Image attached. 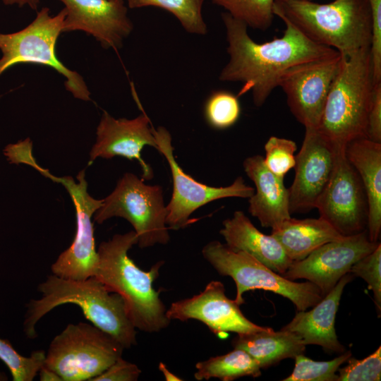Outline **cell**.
<instances>
[{"label":"cell","mask_w":381,"mask_h":381,"mask_svg":"<svg viewBox=\"0 0 381 381\" xmlns=\"http://www.w3.org/2000/svg\"><path fill=\"white\" fill-rule=\"evenodd\" d=\"M345 147L337 145L332 174L315 207L320 217L343 236L367 229L368 202L361 179L349 162Z\"/></svg>","instance_id":"cell-12"},{"label":"cell","mask_w":381,"mask_h":381,"mask_svg":"<svg viewBox=\"0 0 381 381\" xmlns=\"http://www.w3.org/2000/svg\"><path fill=\"white\" fill-rule=\"evenodd\" d=\"M229 61L219 79L224 82H241L240 97L250 91L256 107H261L273 90L278 87L282 73L296 64L334 55L338 52L317 44L286 19V29L281 37L257 43L248 35V25L228 12L222 13Z\"/></svg>","instance_id":"cell-1"},{"label":"cell","mask_w":381,"mask_h":381,"mask_svg":"<svg viewBox=\"0 0 381 381\" xmlns=\"http://www.w3.org/2000/svg\"><path fill=\"white\" fill-rule=\"evenodd\" d=\"M38 373L41 381H63L56 372L44 365L40 368Z\"/></svg>","instance_id":"cell-38"},{"label":"cell","mask_w":381,"mask_h":381,"mask_svg":"<svg viewBox=\"0 0 381 381\" xmlns=\"http://www.w3.org/2000/svg\"><path fill=\"white\" fill-rule=\"evenodd\" d=\"M159 370L163 373L167 381H179L183 380L179 377L172 373L166 366L164 363L160 362L159 364Z\"/></svg>","instance_id":"cell-39"},{"label":"cell","mask_w":381,"mask_h":381,"mask_svg":"<svg viewBox=\"0 0 381 381\" xmlns=\"http://www.w3.org/2000/svg\"><path fill=\"white\" fill-rule=\"evenodd\" d=\"M381 244L370 253L355 262L349 272L362 278L373 293L377 314L381 313Z\"/></svg>","instance_id":"cell-32"},{"label":"cell","mask_w":381,"mask_h":381,"mask_svg":"<svg viewBox=\"0 0 381 381\" xmlns=\"http://www.w3.org/2000/svg\"><path fill=\"white\" fill-rule=\"evenodd\" d=\"M124 347L93 325L69 324L51 341L44 365L63 381L91 380L122 357Z\"/></svg>","instance_id":"cell-8"},{"label":"cell","mask_w":381,"mask_h":381,"mask_svg":"<svg viewBox=\"0 0 381 381\" xmlns=\"http://www.w3.org/2000/svg\"><path fill=\"white\" fill-rule=\"evenodd\" d=\"M351 356V351H345L332 360L316 361L299 354L294 358L295 365L291 374L283 381H337L336 373Z\"/></svg>","instance_id":"cell-28"},{"label":"cell","mask_w":381,"mask_h":381,"mask_svg":"<svg viewBox=\"0 0 381 381\" xmlns=\"http://www.w3.org/2000/svg\"><path fill=\"white\" fill-rule=\"evenodd\" d=\"M292 261L301 260L322 245L343 237L319 217L289 218L272 229L271 234Z\"/></svg>","instance_id":"cell-23"},{"label":"cell","mask_w":381,"mask_h":381,"mask_svg":"<svg viewBox=\"0 0 381 381\" xmlns=\"http://www.w3.org/2000/svg\"><path fill=\"white\" fill-rule=\"evenodd\" d=\"M341 57L338 52L302 62L281 75L278 87L285 93L291 112L305 128L318 129Z\"/></svg>","instance_id":"cell-13"},{"label":"cell","mask_w":381,"mask_h":381,"mask_svg":"<svg viewBox=\"0 0 381 381\" xmlns=\"http://www.w3.org/2000/svg\"><path fill=\"white\" fill-rule=\"evenodd\" d=\"M38 291L42 297L30 300L27 305L23 327L28 338L37 337L35 325L44 315L59 306L72 303L82 309L93 325L112 336L124 349L136 344V328L123 299L95 276L75 280L53 274L38 286Z\"/></svg>","instance_id":"cell-2"},{"label":"cell","mask_w":381,"mask_h":381,"mask_svg":"<svg viewBox=\"0 0 381 381\" xmlns=\"http://www.w3.org/2000/svg\"><path fill=\"white\" fill-rule=\"evenodd\" d=\"M379 243L369 239L367 229L343 236L322 245L301 260L293 261L282 276L292 281L306 279L324 297L355 262L373 251Z\"/></svg>","instance_id":"cell-14"},{"label":"cell","mask_w":381,"mask_h":381,"mask_svg":"<svg viewBox=\"0 0 381 381\" xmlns=\"http://www.w3.org/2000/svg\"><path fill=\"white\" fill-rule=\"evenodd\" d=\"M239 306L226 296L221 282L212 281L198 294L172 303L166 313L170 320H199L218 337H224L227 332L248 334L268 328L246 318Z\"/></svg>","instance_id":"cell-16"},{"label":"cell","mask_w":381,"mask_h":381,"mask_svg":"<svg viewBox=\"0 0 381 381\" xmlns=\"http://www.w3.org/2000/svg\"><path fill=\"white\" fill-rule=\"evenodd\" d=\"M373 86L370 48L350 56H341L317 130L331 143L340 146L367 138Z\"/></svg>","instance_id":"cell-5"},{"label":"cell","mask_w":381,"mask_h":381,"mask_svg":"<svg viewBox=\"0 0 381 381\" xmlns=\"http://www.w3.org/2000/svg\"><path fill=\"white\" fill-rule=\"evenodd\" d=\"M223 7L234 18L243 21L248 27L262 31L272 23L274 0H211Z\"/></svg>","instance_id":"cell-27"},{"label":"cell","mask_w":381,"mask_h":381,"mask_svg":"<svg viewBox=\"0 0 381 381\" xmlns=\"http://www.w3.org/2000/svg\"><path fill=\"white\" fill-rule=\"evenodd\" d=\"M28 164L53 181L61 183L68 192L75 210L76 230L74 239L52 264L51 268L53 274L75 280H84L94 276L98 255L91 219L101 207L102 200L95 199L88 193L85 169L78 174V182H75L70 176H54L47 169L42 168L35 158L30 159Z\"/></svg>","instance_id":"cell-10"},{"label":"cell","mask_w":381,"mask_h":381,"mask_svg":"<svg viewBox=\"0 0 381 381\" xmlns=\"http://www.w3.org/2000/svg\"><path fill=\"white\" fill-rule=\"evenodd\" d=\"M243 166L255 186L248 200L250 214L258 219L262 226L272 229L291 218L289 191L284 178L269 170L261 155L247 157Z\"/></svg>","instance_id":"cell-19"},{"label":"cell","mask_w":381,"mask_h":381,"mask_svg":"<svg viewBox=\"0 0 381 381\" xmlns=\"http://www.w3.org/2000/svg\"><path fill=\"white\" fill-rule=\"evenodd\" d=\"M207 123L216 129H225L233 126L241 114L238 97L233 93L219 90L207 98L204 108Z\"/></svg>","instance_id":"cell-29"},{"label":"cell","mask_w":381,"mask_h":381,"mask_svg":"<svg viewBox=\"0 0 381 381\" xmlns=\"http://www.w3.org/2000/svg\"><path fill=\"white\" fill-rule=\"evenodd\" d=\"M137 243L134 231L116 234L102 242L94 276L108 290L122 297L135 328L148 333L158 332L167 327L171 321L159 293L153 287L163 262H158L148 271L139 268L128 255Z\"/></svg>","instance_id":"cell-3"},{"label":"cell","mask_w":381,"mask_h":381,"mask_svg":"<svg viewBox=\"0 0 381 381\" xmlns=\"http://www.w3.org/2000/svg\"><path fill=\"white\" fill-rule=\"evenodd\" d=\"M235 349L246 351L259 364L267 368L285 358H294L306 351V344L295 333L272 328L248 334H240L232 340Z\"/></svg>","instance_id":"cell-24"},{"label":"cell","mask_w":381,"mask_h":381,"mask_svg":"<svg viewBox=\"0 0 381 381\" xmlns=\"http://www.w3.org/2000/svg\"><path fill=\"white\" fill-rule=\"evenodd\" d=\"M45 352L33 351L30 356L19 354L7 339L0 338V360L9 369L14 381H32L44 365Z\"/></svg>","instance_id":"cell-30"},{"label":"cell","mask_w":381,"mask_h":381,"mask_svg":"<svg viewBox=\"0 0 381 381\" xmlns=\"http://www.w3.org/2000/svg\"><path fill=\"white\" fill-rule=\"evenodd\" d=\"M219 233L231 249L248 253L281 275L293 262L272 234L260 231L241 211L225 219Z\"/></svg>","instance_id":"cell-21"},{"label":"cell","mask_w":381,"mask_h":381,"mask_svg":"<svg viewBox=\"0 0 381 381\" xmlns=\"http://www.w3.org/2000/svg\"><path fill=\"white\" fill-rule=\"evenodd\" d=\"M372 20L370 47L373 83H381V0H368Z\"/></svg>","instance_id":"cell-34"},{"label":"cell","mask_w":381,"mask_h":381,"mask_svg":"<svg viewBox=\"0 0 381 381\" xmlns=\"http://www.w3.org/2000/svg\"><path fill=\"white\" fill-rule=\"evenodd\" d=\"M274 15L286 19L313 42L337 50L343 56L370 48L371 13L368 0H274Z\"/></svg>","instance_id":"cell-4"},{"label":"cell","mask_w":381,"mask_h":381,"mask_svg":"<svg viewBox=\"0 0 381 381\" xmlns=\"http://www.w3.org/2000/svg\"><path fill=\"white\" fill-rule=\"evenodd\" d=\"M205 0H127L130 8L155 6L174 15L188 32L205 35L207 32L202 8Z\"/></svg>","instance_id":"cell-26"},{"label":"cell","mask_w":381,"mask_h":381,"mask_svg":"<svg viewBox=\"0 0 381 381\" xmlns=\"http://www.w3.org/2000/svg\"><path fill=\"white\" fill-rule=\"evenodd\" d=\"M353 277L350 272L344 275L310 310L298 311L281 329L295 333L306 345H318L327 351L344 353L346 348L339 342L335 331V317L344 287Z\"/></svg>","instance_id":"cell-20"},{"label":"cell","mask_w":381,"mask_h":381,"mask_svg":"<svg viewBox=\"0 0 381 381\" xmlns=\"http://www.w3.org/2000/svg\"><path fill=\"white\" fill-rule=\"evenodd\" d=\"M195 368L194 377L199 381L211 378L231 381L244 376L261 375L258 362L244 350L235 348L226 354L197 363Z\"/></svg>","instance_id":"cell-25"},{"label":"cell","mask_w":381,"mask_h":381,"mask_svg":"<svg viewBox=\"0 0 381 381\" xmlns=\"http://www.w3.org/2000/svg\"><path fill=\"white\" fill-rule=\"evenodd\" d=\"M66 16L64 8L52 16L50 9L43 7L23 29L12 33L0 32V75L18 64L49 66L64 77L65 87L75 98L90 100V92L83 78L66 67L56 54V42L64 32Z\"/></svg>","instance_id":"cell-6"},{"label":"cell","mask_w":381,"mask_h":381,"mask_svg":"<svg viewBox=\"0 0 381 381\" xmlns=\"http://www.w3.org/2000/svg\"><path fill=\"white\" fill-rule=\"evenodd\" d=\"M266 167L274 174L283 177L296 164V143L290 139L271 136L264 146Z\"/></svg>","instance_id":"cell-31"},{"label":"cell","mask_w":381,"mask_h":381,"mask_svg":"<svg viewBox=\"0 0 381 381\" xmlns=\"http://www.w3.org/2000/svg\"><path fill=\"white\" fill-rule=\"evenodd\" d=\"M1 95H0V98H1Z\"/></svg>","instance_id":"cell-41"},{"label":"cell","mask_w":381,"mask_h":381,"mask_svg":"<svg viewBox=\"0 0 381 381\" xmlns=\"http://www.w3.org/2000/svg\"><path fill=\"white\" fill-rule=\"evenodd\" d=\"M167 208L163 189L159 185H147L132 173H126L114 190L95 212L94 220L101 224L113 217L128 221L138 236L140 248L169 241Z\"/></svg>","instance_id":"cell-9"},{"label":"cell","mask_w":381,"mask_h":381,"mask_svg":"<svg viewBox=\"0 0 381 381\" xmlns=\"http://www.w3.org/2000/svg\"><path fill=\"white\" fill-rule=\"evenodd\" d=\"M96 142L90 152L89 163L97 158L111 159L116 156L136 159L143 170V179L153 177L151 167L141 156L143 148L151 146L158 149L154 128L144 111L133 119H115L103 111L97 127Z\"/></svg>","instance_id":"cell-18"},{"label":"cell","mask_w":381,"mask_h":381,"mask_svg":"<svg viewBox=\"0 0 381 381\" xmlns=\"http://www.w3.org/2000/svg\"><path fill=\"white\" fill-rule=\"evenodd\" d=\"M140 373V369L135 364L128 362L121 357L103 373L91 380L135 381L139 378Z\"/></svg>","instance_id":"cell-35"},{"label":"cell","mask_w":381,"mask_h":381,"mask_svg":"<svg viewBox=\"0 0 381 381\" xmlns=\"http://www.w3.org/2000/svg\"><path fill=\"white\" fill-rule=\"evenodd\" d=\"M66 16L64 32L83 31L106 49H121L133 30L124 1L111 0H59Z\"/></svg>","instance_id":"cell-17"},{"label":"cell","mask_w":381,"mask_h":381,"mask_svg":"<svg viewBox=\"0 0 381 381\" xmlns=\"http://www.w3.org/2000/svg\"><path fill=\"white\" fill-rule=\"evenodd\" d=\"M337 145L317 129L305 128L299 152L296 155L295 176L289 191L290 212H305L316 202L332 174Z\"/></svg>","instance_id":"cell-15"},{"label":"cell","mask_w":381,"mask_h":381,"mask_svg":"<svg viewBox=\"0 0 381 381\" xmlns=\"http://www.w3.org/2000/svg\"><path fill=\"white\" fill-rule=\"evenodd\" d=\"M157 150L167 159L173 179V193L166 206V222L169 229L179 230L192 223L190 216L199 207L212 201L226 198H249L255 189L246 184L241 176L229 186L212 187L200 183L185 173L173 154L171 135L163 126L154 128Z\"/></svg>","instance_id":"cell-11"},{"label":"cell","mask_w":381,"mask_h":381,"mask_svg":"<svg viewBox=\"0 0 381 381\" xmlns=\"http://www.w3.org/2000/svg\"><path fill=\"white\" fill-rule=\"evenodd\" d=\"M7 6L17 5L19 7L28 6L31 9L37 11L40 4V0H0Z\"/></svg>","instance_id":"cell-37"},{"label":"cell","mask_w":381,"mask_h":381,"mask_svg":"<svg viewBox=\"0 0 381 381\" xmlns=\"http://www.w3.org/2000/svg\"><path fill=\"white\" fill-rule=\"evenodd\" d=\"M366 136L374 142L381 143V83H375L373 86Z\"/></svg>","instance_id":"cell-36"},{"label":"cell","mask_w":381,"mask_h":381,"mask_svg":"<svg viewBox=\"0 0 381 381\" xmlns=\"http://www.w3.org/2000/svg\"><path fill=\"white\" fill-rule=\"evenodd\" d=\"M111 1H120V2H123V0H111Z\"/></svg>","instance_id":"cell-40"},{"label":"cell","mask_w":381,"mask_h":381,"mask_svg":"<svg viewBox=\"0 0 381 381\" xmlns=\"http://www.w3.org/2000/svg\"><path fill=\"white\" fill-rule=\"evenodd\" d=\"M347 159L358 174L367 198V231L372 242H378L381 231V143L360 138L345 147Z\"/></svg>","instance_id":"cell-22"},{"label":"cell","mask_w":381,"mask_h":381,"mask_svg":"<svg viewBox=\"0 0 381 381\" xmlns=\"http://www.w3.org/2000/svg\"><path fill=\"white\" fill-rule=\"evenodd\" d=\"M202 254L219 274L233 279L236 286L234 301L239 306L244 303L243 294L255 289L270 291L289 299L298 311L306 310L323 298L313 283L289 280L248 253L232 250L218 241L207 243Z\"/></svg>","instance_id":"cell-7"},{"label":"cell","mask_w":381,"mask_h":381,"mask_svg":"<svg viewBox=\"0 0 381 381\" xmlns=\"http://www.w3.org/2000/svg\"><path fill=\"white\" fill-rule=\"evenodd\" d=\"M347 365L338 369L337 381H380L381 378V346L363 359L352 356Z\"/></svg>","instance_id":"cell-33"}]
</instances>
